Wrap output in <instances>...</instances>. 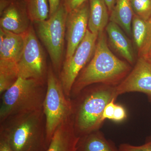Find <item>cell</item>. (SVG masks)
<instances>
[{
	"label": "cell",
	"mask_w": 151,
	"mask_h": 151,
	"mask_svg": "<svg viewBox=\"0 0 151 151\" xmlns=\"http://www.w3.org/2000/svg\"><path fill=\"white\" fill-rule=\"evenodd\" d=\"M131 70L129 64L119 59L110 50L104 32L100 33L93 57L76 78L70 98H74L82 89L92 84L117 86Z\"/></svg>",
	"instance_id": "6da1fadb"
},
{
	"label": "cell",
	"mask_w": 151,
	"mask_h": 151,
	"mask_svg": "<svg viewBox=\"0 0 151 151\" xmlns=\"http://www.w3.org/2000/svg\"><path fill=\"white\" fill-rule=\"evenodd\" d=\"M116 86L102 84L84 88L71 99L73 125L78 137L100 130L105 121L104 108L113 99H117Z\"/></svg>",
	"instance_id": "7a4b0ae2"
},
{
	"label": "cell",
	"mask_w": 151,
	"mask_h": 151,
	"mask_svg": "<svg viewBox=\"0 0 151 151\" xmlns=\"http://www.w3.org/2000/svg\"><path fill=\"white\" fill-rule=\"evenodd\" d=\"M0 135L13 151H45L46 121L43 109L9 116L0 123Z\"/></svg>",
	"instance_id": "3957f363"
},
{
	"label": "cell",
	"mask_w": 151,
	"mask_h": 151,
	"mask_svg": "<svg viewBox=\"0 0 151 151\" xmlns=\"http://www.w3.org/2000/svg\"><path fill=\"white\" fill-rule=\"evenodd\" d=\"M47 81L19 77L1 96L0 123L9 116L43 109Z\"/></svg>",
	"instance_id": "277c9868"
},
{
	"label": "cell",
	"mask_w": 151,
	"mask_h": 151,
	"mask_svg": "<svg viewBox=\"0 0 151 151\" xmlns=\"http://www.w3.org/2000/svg\"><path fill=\"white\" fill-rule=\"evenodd\" d=\"M47 88L43 110L46 121V140L48 146L58 127L73 114L71 99L65 95L61 82L52 65L48 66Z\"/></svg>",
	"instance_id": "5b68a950"
},
{
	"label": "cell",
	"mask_w": 151,
	"mask_h": 151,
	"mask_svg": "<svg viewBox=\"0 0 151 151\" xmlns=\"http://www.w3.org/2000/svg\"><path fill=\"white\" fill-rule=\"evenodd\" d=\"M68 12L62 1L57 10L48 19L35 22L37 35L46 48L56 73H60Z\"/></svg>",
	"instance_id": "8992f818"
},
{
	"label": "cell",
	"mask_w": 151,
	"mask_h": 151,
	"mask_svg": "<svg viewBox=\"0 0 151 151\" xmlns=\"http://www.w3.org/2000/svg\"><path fill=\"white\" fill-rule=\"evenodd\" d=\"M24 35V48L18 63L19 77L47 81L48 66L46 57L32 25Z\"/></svg>",
	"instance_id": "52a82bcc"
},
{
	"label": "cell",
	"mask_w": 151,
	"mask_h": 151,
	"mask_svg": "<svg viewBox=\"0 0 151 151\" xmlns=\"http://www.w3.org/2000/svg\"><path fill=\"white\" fill-rule=\"evenodd\" d=\"M98 36L87 29L86 35L74 54L64 61L58 77L65 95L68 98H70L72 86L79 73L93 56Z\"/></svg>",
	"instance_id": "ba28073f"
},
{
	"label": "cell",
	"mask_w": 151,
	"mask_h": 151,
	"mask_svg": "<svg viewBox=\"0 0 151 151\" xmlns=\"http://www.w3.org/2000/svg\"><path fill=\"white\" fill-rule=\"evenodd\" d=\"M88 1L78 8L68 12L65 24L67 49L65 60L73 55L86 35L89 17Z\"/></svg>",
	"instance_id": "9c48e42d"
},
{
	"label": "cell",
	"mask_w": 151,
	"mask_h": 151,
	"mask_svg": "<svg viewBox=\"0 0 151 151\" xmlns=\"http://www.w3.org/2000/svg\"><path fill=\"white\" fill-rule=\"evenodd\" d=\"M117 97L126 93L142 92L151 97V63L144 57H139L134 68L116 86Z\"/></svg>",
	"instance_id": "30bf717a"
},
{
	"label": "cell",
	"mask_w": 151,
	"mask_h": 151,
	"mask_svg": "<svg viewBox=\"0 0 151 151\" xmlns=\"http://www.w3.org/2000/svg\"><path fill=\"white\" fill-rule=\"evenodd\" d=\"M1 28L17 34H24L32 22L24 0H12L0 14Z\"/></svg>",
	"instance_id": "8fae6325"
},
{
	"label": "cell",
	"mask_w": 151,
	"mask_h": 151,
	"mask_svg": "<svg viewBox=\"0 0 151 151\" xmlns=\"http://www.w3.org/2000/svg\"><path fill=\"white\" fill-rule=\"evenodd\" d=\"M78 139L72 115L58 127L45 151H76Z\"/></svg>",
	"instance_id": "7c38bea8"
},
{
	"label": "cell",
	"mask_w": 151,
	"mask_h": 151,
	"mask_svg": "<svg viewBox=\"0 0 151 151\" xmlns=\"http://www.w3.org/2000/svg\"><path fill=\"white\" fill-rule=\"evenodd\" d=\"M24 46V34H17L0 29V60L18 63Z\"/></svg>",
	"instance_id": "4fadbf2b"
},
{
	"label": "cell",
	"mask_w": 151,
	"mask_h": 151,
	"mask_svg": "<svg viewBox=\"0 0 151 151\" xmlns=\"http://www.w3.org/2000/svg\"><path fill=\"white\" fill-rule=\"evenodd\" d=\"M109 42L114 50L130 64L135 61L134 53L131 41L122 28L110 22L106 27Z\"/></svg>",
	"instance_id": "5bb4252c"
},
{
	"label": "cell",
	"mask_w": 151,
	"mask_h": 151,
	"mask_svg": "<svg viewBox=\"0 0 151 151\" xmlns=\"http://www.w3.org/2000/svg\"><path fill=\"white\" fill-rule=\"evenodd\" d=\"M132 35L139 57H145L151 50V18L146 21L134 15Z\"/></svg>",
	"instance_id": "9a60e30c"
},
{
	"label": "cell",
	"mask_w": 151,
	"mask_h": 151,
	"mask_svg": "<svg viewBox=\"0 0 151 151\" xmlns=\"http://www.w3.org/2000/svg\"><path fill=\"white\" fill-rule=\"evenodd\" d=\"M76 151H119L115 143L108 139L100 130L79 137Z\"/></svg>",
	"instance_id": "2e32d148"
},
{
	"label": "cell",
	"mask_w": 151,
	"mask_h": 151,
	"mask_svg": "<svg viewBox=\"0 0 151 151\" xmlns=\"http://www.w3.org/2000/svg\"><path fill=\"white\" fill-rule=\"evenodd\" d=\"M89 8L88 29L92 33L99 35L108 24V7L105 0H89Z\"/></svg>",
	"instance_id": "e0dca14e"
},
{
	"label": "cell",
	"mask_w": 151,
	"mask_h": 151,
	"mask_svg": "<svg viewBox=\"0 0 151 151\" xmlns=\"http://www.w3.org/2000/svg\"><path fill=\"white\" fill-rule=\"evenodd\" d=\"M134 15L130 0H116L109 20L118 24L128 35L132 36Z\"/></svg>",
	"instance_id": "ac0fdd59"
},
{
	"label": "cell",
	"mask_w": 151,
	"mask_h": 151,
	"mask_svg": "<svg viewBox=\"0 0 151 151\" xmlns=\"http://www.w3.org/2000/svg\"><path fill=\"white\" fill-rule=\"evenodd\" d=\"M19 78L18 63L0 60V93L12 86Z\"/></svg>",
	"instance_id": "d6986e66"
},
{
	"label": "cell",
	"mask_w": 151,
	"mask_h": 151,
	"mask_svg": "<svg viewBox=\"0 0 151 151\" xmlns=\"http://www.w3.org/2000/svg\"><path fill=\"white\" fill-rule=\"evenodd\" d=\"M28 13L33 22L48 18L50 9L48 0H24Z\"/></svg>",
	"instance_id": "ffe728a7"
},
{
	"label": "cell",
	"mask_w": 151,
	"mask_h": 151,
	"mask_svg": "<svg viewBox=\"0 0 151 151\" xmlns=\"http://www.w3.org/2000/svg\"><path fill=\"white\" fill-rule=\"evenodd\" d=\"M134 14L145 20L151 18V0H130Z\"/></svg>",
	"instance_id": "44dd1931"
},
{
	"label": "cell",
	"mask_w": 151,
	"mask_h": 151,
	"mask_svg": "<svg viewBox=\"0 0 151 151\" xmlns=\"http://www.w3.org/2000/svg\"><path fill=\"white\" fill-rule=\"evenodd\" d=\"M119 151H151V137L147 139L145 144L135 146L128 143H123L119 146Z\"/></svg>",
	"instance_id": "7402d4cb"
},
{
	"label": "cell",
	"mask_w": 151,
	"mask_h": 151,
	"mask_svg": "<svg viewBox=\"0 0 151 151\" xmlns=\"http://www.w3.org/2000/svg\"><path fill=\"white\" fill-rule=\"evenodd\" d=\"M127 117V111L124 106L116 104L112 121L116 123H120L124 121Z\"/></svg>",
	"instance_id": "603a6c76"
},
{
	"label": "cell",
	"mask_w": 151,
	"mask_h": 151,
	"mask_svg": "<svg viewBox=\"0 0 151 151\" xmlns=\"http://www.w3.org/2000/svg\"><path fill=\"white\" fill-rule=\"evenodd\" d=\"M116 99H113L108 103L104 108L103 114V119L104 121L106 119L113 120L114 111L116 103H115Z\"/></svg>",
	"instance_id": "cb8c5ba5"
},
{
	"label": "cell",
	"mask_w": 151,
	"mask_h": 151,
	"mask_svg": "<svg viewBox=\"0 0 151 151\" xmlns=\"http://www.w3.org/2000/svg\"><path fill=\"white\" fill-rule=\"evenodd\" d=\"M67 9L68 12L78 8L88 0H61Z\"/></svg>",
	"instance_id": "d4e9b609"
},
{
	"label": "cell",
	"mask_w": 151,
	"mask_h": 151,
	"mask_svg": "<svg viewBox=\"0 0 151 151\" xmlns=\"http://www.w3.org/2000/svg\"><path fill=\"white\" fill-rule=\"evenodd\" d=\"M49 5V17L53 14L59 8L61 0H48Z\"/></svg>",
	"instance_id": "484cf974"
},
{
	"label": "cell",
	"mask_w": 151,
	"mask_h": 151,
	"mask_svg": "<svg viewBox=\"0 0 151 151\" xmlns=\"http://www.w3.org/2000/svg\"><path fill=\"white\" fill-rule=\"evenodd\" d=\"M0 151H13L4 137L0 135Z\"/></svg>",
	"instance_id": "4316f807"
},
{
	"label": "cell",
	"mask_w": 151,
	"mask_h": 151,
	"mask_svg": "<svg viewBox=\"0 0 151 151\" xmlns=\"http://www.w3.org/2000/svg\"><path fill=\"white\" fill-rule=\"evenodd\" d=\"M12 0H0V14L9 5Z\"/></svg>",
	"instance_id": "83f0119b"
},
{
	"label": "cell",
	"mask_w": 151,
	"mask_h": 151,
	"mask_svg": "<svg viewBox=\"0 0 151 151\" xmlns=\"http://www.w3.org/2000/svg\"><path fill=\"white\" fill-rule=\"evenodd\" d=\"M109 12H112L116 4V0H105Z\"/></svg>",
	"instance_id": "f1b7e54d"
},
{
	"label": "cell",
	"mask_w": 151,
	"mask_h": 151,
	"mask_svg": "<svg viewBox=\"0 0 151 151\" xmlns=\"http://www.w3.org/2000/svg\"><path fill=\"white\" fill-rule=\"evenodd\" d=\"M150 63H151V50L147 55V56L145 58Z\"/></svg>",
	"instance_id": "f546056e"
},
{
	"label": "cell",
	"mask_w": 151,
	"mask_h": 151,
	"mask_svg": "<svg viewBox=\"0 0 151 151\" xmlns=\"http://www.w3.org/2000/svg\"><path fill=\"white\" fill-rule=\"evenodd\" d=\"M148 98L149 99V101H150V103H151V97H148Z\"/></svg>",
	"instance_id": "4dcf8cb0"
}]
</instances>
